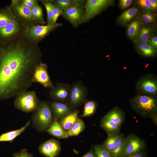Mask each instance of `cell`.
Segmentation results:
<instances>
[{
  "instance_id": "obj_1",
  "label": "cell",
  "mask_w": 157,
  "mask_h": 157,
  "mask_svg": "<svg viewBox=\"0 0 157 157\" xmlns=\"http://www.w3.org/2000/svg\"><path fill=\"white\" fill-rule=\"evenodd\" d=\"M1 45L0 100L16 97L29 88L42 55L38 44L24 36Z\"/></svg>"
},
{
  "instance_id": "obj_2",
  "label": "cell",
  "mask_w": 157,
  "mask_h": 157,
  "mask_svg": "<svg viewBox=\"0 0 157 157\" xmlns=\"http://www.w3.org/2000/svg\"><path fill=\"white\" fill-rule=\"evenodd\" d=\"M130 104L135 112L143 117L151 118L157 114V97L136 93Z\"/></svg>"
},
{
  "instance_id": "obj_3",
  "label": "cell",
  "mask_w": 157,
  "mask_h": 157,
  "mask_svg": "<svg viewBox=\"0 0 157 157\" xmlns=\"http://www.w3.org/2000/svg\"><path fill=\"white\" fill-rule=\"evenodd\" d=\"M53 119L49 103L46 101H40L39 107L33 112L31 115L32 127L38 132H42L49 127Z\"/></svg>"
},
{
  "instance_id": "obj_4",
  "label": "cell",
  "mask_w": 157,
  "mask_h": 157,
  "mask_svg": "<svg viewBox=\"0 0 157 157\" xmlns=\"http://www.w3.org/2000/svg\"><path fill=\"white\" fill-rule=\"evenodd\" d=\"M8 6L16 19L26 30L33 25L41 24L33 17L31 9L20 0H12Z\"/></svg>"
},
{
  "instance_id": "obj_5",
  "label": "cell",
  "mask_w": 157,
  "mask_h": 157,
  "mask_svg": "<svg viewBox=\"0 0 157 157\" xmlns=\"http://www.w3.org/2000/svg\"><path fill=\"white\" fill-rule=\"evenodd\" d=\"M40 102L35 91L27 90L20 93L15 97L14 105L15 108L27 113L38 109Z\"/></svg>"
},
{
  "instance_id": "obj_6",
  "label": "cell",
  "mask_w": 157,
  "mask_h": 157,
  "mask_svg": "<svg viewBox=\"0 0 157 157\" xmlns=\"http://www.w3.org/2000/svg\"><path fill=\"white\" fill-rule=\"evenodd\" d=\"M136 93L157 97V76L149 74L140 77L135 84Z\"/></svg>"
},
{
  "instance_id": "obj_7",
  "label": "cell",
  "mask_w": 157,
  "mask_h": 157,
  "mask_svg": "<svg viewBox=\"0 0 157 157\" xmlns=\"http://www.w3.org/2000/svg\"><path fill=\"white\" fill-rule=\"evenodd\" d=\"M26 29L18 22L13 21L6 26L0 28V45L24 36Z\"/></svg>"
},
{
  "instance_id": "obj_8",
  "label": "cell",
  "mask_w": 157,
  "mask_h": 157,
  "mask_svg": "<svg viewBox=\"0 0 157 157\" xmlns=\"http://www.w3.org/2000/svg\"><path fill=\"white\" fill-rule=\"evenodd\" d=\"M61 25L57 23L55 24H47L45 25H33L26 30L24 36L31 42L38 44Z\"/></svg>"
},
{
  "instance_id": "obj_9",
  "label": "cell",
  "mask_w": 157,
  "mask_h": 157,
  "mask_svg": "<svg viewBox=\"0 0 157 157\" xmlns=\"http://www.w3.org/2000/svg\"><path fill=\"white\" fill-rule=\"evenodd\" d=\"M111 0H88L84 5L83 22H86L111 4Z\"/></svg>"
},
{
  "instance_id": "obj_10",
  "label": "cell",
  "mask_w": 157,
  "mask_h": 157,
  "mask_svg": "<svg viewBox=\"0 0 157 157\" xmlns=\"http://www.w3.org/2000/svg\"><path fill=\"white\" fill-rule=\"evenodd\" d=\"M146 145L144 140L134 134H130L125 138L124 151L122 157H127L142 151Z\"/></svg>"
},
{
  "instance_id": "obj_11",
  "label": "cell",
  "mask_w": 157,
  "mask_h": 157,
  "mask_svg": "<svg viewBox=\"0 0 157 157\" xmlns=\"http://www.w3.org/2000/svg\"><path fill=\"white\" fill-rule=\"evenodd\" d=\"M87 90L83 84L79 81L74 83L70 87L69 100L72 107H76L85 100Z\"/></svg>"
},
{
  "instance_id": "obj_12",
  "label": "cell",
  "mask_w": 157,
  "mask_h": 157,
  "mask_svg": "<svg viewBox=\"0 0 157 157\" xmlns=\"http://www.w3.org/2000/svg\"><path fill=\"white\" fill-rule=\"evenodd\" d=\"M47 65L42 62L35 68L32 77L33 83H39L45 88H53V86L49 75Z\"/></svg>"
},
{
  "instance_id": "obj_13",
  "label": "cell",
  "mask_w": 157,
  "mask_h": 157,
  "mask_svg": "<svg viewBox=\"0 0 157 157\" xmlns=\"http://www.w3.org/2000/svg\"><path fill=\"white\" fill-rule=\"evenodd\" d=\"M84 5L76 6L64 10L62 15L74 27L83 23Z\"/></svg>"
},
{
  "instance_id": "obj_14",
  "label": "cell",
  "mask_w": 157,
  "mask_h": 157,
  "mask_svg": "<svg viewBox=\"0 0 157 157\" xmlns=\"http://www.w3.org/2000/svg\"><path fill=\"white\" fill-rule=\"evenodd\" d=\"M70 91L69 85L66 83H59L51 89L49 92L50 98L55 101L64 102L69 99Z\"/></svg>"
},
{
  "instance_id": "obj_15",
  "label": "cell",
  "mask_w": 157,
  "mask_h": 157,
  "mask_svg": "<svg viewBox=\"0 0 157 157\" xmlns=\"http://www.w3.org/2000/svg\"><path fill=\"white\" fill-rule=\"evenodd\" d=\"M53 118L58 121L61 120L72 111L68 105L62 102H49Z\"/></svg>"
},
{
  "instance_id": "obj_16",
  "label": "cell",
  "mask_w": 157,
  "mask_h": 157,
  "mask_svg": "<svg viewBox=\"0 0 157 157\" xmlns=\"http://www.w3.org/2000/svg\"><path fill=\"white\" fill-rule=\"evenodd\" d=\"M125 113L121 109L115 106L110 110L104 117L121 126L125 119Z\"/></svg>"
},
{
  "instance_id": "obj_17",
  "label": "cell",
  "mask_w": 157,
  "mask_h": 157,
  "mask_svg": "<svg viewBox=\"0 0 157 157\" xmlns=\"http://www.w3.org/2000/svg\"><path fill=\"white\" fill-rule=\"evenodd\" d=\"M31 122L29 120L23 127L20 129L12 130L2 133L0 135V142H13L18 136L23 133L30 125Z\"/></svg>"
},
{
  "instance_id": "obj_18",
  "label": "cell",
  "mask_w": 157,
  "mask_h": 157,
  "mask_svg": "<svg viewBox=\"0 0 157 157\" xmlns=\"http://www.w3.org/2000/svg\"><path fill=\"white\" fill-rule=\"evenodd\" d=\"M53 118V122L46 131L49 134L59 139H65L68 137L67 132L63 129L58 121Z\"/></svg>"
},
{
  "instance_id": "obj_19",
  "label": "cell",
  "mask_w": 157,
  "mask_h": 157,
  "mask_svg": "<svg viewBox=\"0 0 157 157\" xmlns=\"http://www.w3.org/2000/svg\"><path fill=\"white\" fill-rule=\"evenodd\" d=\"M78 110L72 111L59 122L65 131L71 129L79 119Z\"/></svg>"
},
{
  "instance_id": "obj_20",
  "label": "cell",
  "mask_w": 157,
  "mask_h": 157,
  "mask_svg": "<svg viewBox=\"0 0 157 157\" xmlns=\"http://www.w3.org/2000/svg\"><path fill=\"white\" fill-rule=\"evenodd\" d=\"M136 47L138 53L143 56L153 58L157 55L156 49L148 43L137 42Z\"/></svg>"
},
{
  "instance_id": "obj_21",
  "label": "cell",
  "mask_w": 157,
  "mask_h": 157,
  "mask_svg": "<svg viewBox=\"0 0 157 157\" xmlns=\"http://www.w3.org/2000/svg\"><path fill=\"white\" fill-rule=\"evenodd\" d=\"M101 126L108 135L119 134L121 127V126L104 117L101 121Z\"/></svg>"
},
{
  "instance_id": "obj_22",
  "label": "cell",
  "mask_w": 157,
  "mask_h": 157,
  "mask_svg": "<svg viewBox=\"0 0 157 157\" xmlns=\"http://www.w3.org/2000/svg\"><path fill=\"white\" fill-rule=\"evenodd\" d=\"M86 2L84 0H52L54 6L58 7L63 10L76 6H84Z\"/></svg>"
},
{
  "instance_id": "obj_23",
  "label": "cell",
  "mask_w": 157,
  "mask_h": 157,
  "mask_svg": "<svg viewBox=\"0 0 157 157\" xmlns=\"http://www.w3.org/2000/svg\"><path fill=\"white\" fill-rule=\"evenodd\" d=\"M15 21H17L8 6L0 10V28L6 26L10 22Z\"/></svg>"
},
{
  "instance_id": "obj_24",
  "label": "cell",
  "mask_w": 157,
  "mask_h": 157,
  "mask_svg": "<svg viewBox=\"0 0 157 157\" xmlns=\"http://www.w3.org/2000/svg\"><path fill=\"white\" fill-rule=\"evenodd\" d=\"M141 23L138 20L132 22L128 26L127 35L131 40L134 42L137 39L141 27Z\"/></svg>"
},
{
  "instance_id": "obj_25",
  "label": "cell",
  "mask_w": 157,
  "mask_h": 157,
  "mask_svg": "<svg viewBox=\"0 0 157 157\" xmlns=\"http://www.w3.org/2000/svg\"><path fill=\"white\" fill-rule=\"evenodd\" d=\"M138 12V10L137 8H131L121 14L119 17V21L122 24H126L134 18Z\"/></svg>"
},
{
  "instance_id": "obj_26",
  "label": "cell",
  "mask_w": 157,
  "mask_h": 157,
  "mask_svg": "<svg viewBox=\"0 0 157 157\" xmlns=\"http://www.w3.org/2000/svg\"><path fill=\"white\" fill-rule=\"evenodd\" d=\"M125 138L123 134H119L116 144L110 152L113 157H122L124 151Z\"/></svg>"
},
{
  "instance_id": "obj_27",
  "label": "cell",
  "mask_w": 157,
  "mask_h": 157,
  "mask_svg": "<svg viewBox=\"0 0 157 157\" xmlns=\"http://www.w3.org/2000/svg\"><path fill=\"white\" fill-rule=\"evenodd\" d=\"M153 32V29L149 26L141 27L138 35L135 42L148 43Z\"/></svg>"
},
{
  "instance_id": "obj_28",
  "label": "cell",
  "mask_w": 157,
  "mask_h": 157,
  "mask_svg": "<svg viewBox=\"0 0 157 157\" xmlns=\"http://www.w3.org/2000/svg\"><path fill=\"white\" fill-rule=\"evenodd\" d=\"M85 127L83 120L79 119L72 127L67 132L68 137L78 135L84 130Z\"/></svg>"
},
{
  "instance_id": "obj_29",
  "label": "cell",
  "mask_w": 157,
  "mask_h": 157,
  "mask_svg": "<svg viewBox=\"0 0 157 157\" xmlns=\"http://www.w3.org/2000/svg\"><path fill=\"white\" fill-rule=\"evenodd\" d=\"M97 106V104L95 101L93 100L87 101L85 104L81 117H86L92 115L95 113Z\"/></svg>"
},
{
  "instance_id": "obj_30",
  "label": "cell",
  "mask_w": 157,
  "mask_h": 157,
  "mask_svg": "<svg viewBox=\"0 0 157 157\" xmlns=\"http://www.w3.org/2000/svg\"><path fill=\"white\" fill-rule=\"evenodd\" d=\"M50 151L53 157H56L61 150V145L60 142L57 140L51 138L47 141Z\"/></svg>"
},
{
  "instance_id": "obj_31",
  "label": "cell",
  "mask_w": 157,
  "mask_h": 157,
  "mask_svg": "<svg viewBox=\"0 0 157 157\" xmlns=\"http://www.w3.org/2000/svg\"><path fill=\"white\" fill-rule=\"evenodd\" d=\"M119 134L115 135H108V137L101 145L105 149L110 152L115 147L118 138Z\"/></svg>"
},
{
  "instance_id": "obj_32",
  "label": "cell",
  "mask_w": 157,
  "mask_h": 157,
  "mask_svg": "<svg viewBox=\"0 0 157 157\" xmlns=\"http://www.w3.org/2000/svg\"><path fill=\"white\" fill-rule=\"evenodd\" d=\"M40 2L44 6L47 13V24H52L53 10L54 6L52 0H42Z\"/></svg>"
},
{
  "instance_id": "obj_33",
  "label": "cell",
  "mask_w": 157,
  "mask_h": 157,
  "mask_svg": "<svg viewBox=\"0 0 157 157\" xmlns=\"http://www.w3.org/2000/svg\"><path fill=\"white\" fill-rule=\"evenodd\" d=\"M31 9L33 17L41 24H44L42 8L38 4Z\"/></svg>"
},
{
  "instance_id": "obj_34",
  "label": "cell",
  "mask_w": 157,
  "mask_h": 157,
  "mask_svg": "<svg viewBox=\"0 0 157 157\" xmlns=\"http://www.w3.org/2000/svg\"><path fill=\"white\" fill-rule=\"evenodd\" d=\"M93 149L96 157H113L110 152L104 149L101 145H94Z\"/></svg>"
},
{
  "instance_id": "obj_35",
  "label": "cell",
  "mask_w": 157,
  "mask_h": 157,
  "mask_svg": "<svg viewBox=\"0 0 157 157\" xmlns=\"http://www.w3.org/2000/svg\"><path fill=\"white\" fill-rule=\"evenodd\" d=\"M154 20L155 17L153 15L149 12H146L142 14L139 21L141 24L142 23L148 24L154 22Z\"/></svg>"
},
{
  "instance_id": "obj_36",
  "label": "cell",
  "mask_w": 157,
  "mask_h": 157,
  "mask_svg": "<svg viewBox=\"0 0 157 157\" xmlns=\"http://www.w3.org/2000/svg\"><path fill=\"white\" fill-rule=\"evenodd\" d=\"M39 152L41 154L47 157H53L48 146L47 141L41 144L38 147Z\"/></svg>"
},
{
  "instance_id": "obj_37",
  "label": "cell",
  "mask_w": 157,
  "mask_h": 157,
  "mask_svg": "<svg viewBox=\"0 0 157 157\" xmlns=\"http://www.w3.org/2000/svg\"><path fill=\"white\" fill-rule=\"evenodd\" d=\"M64 10L60 8L54 6L53 10L52 24H55L57 23V20L59 16L62 15Z\"/></svg>"
},
{
  "instance_id": "obj_38",
  "label": "cell",
  "mask_w": 157,
  "mask_h": 157,
  "mask_svg": "<svg viewBox=\"0 0 157 157\" xmlns=\"http://www.w3.org/2000/svg\"><path fill=\"white\" fill-rule=\"evenodd\" d=\"M13 156V157H33V155L28 152L26 149H24L18 152L14 153Z\"/></svg>"
},
{
  "instance_id": "obj_39",
  "label": "cell",
  "mask_w": 157,
  "mask_h": 157,
  "mask_svg": "<svg viewBox=\"0 0 157 157\" xmlns=\"http://www.w3.org/2000/svg\"><path fill=\"white\" fill-rule=\"evenodd\" d=\"M137 2L144 10H149L152 9L150 0H139Z\"/></svg>"
},
{
  "instance_id": "obj_40",
  "label": "cell",
  "mask_w": 157,
  "mask_h": 157,
  "mask_svg": "<svg viewBox=\"0 0 157 157\" xmlns=\"http://www.w3.org/2000/svg\"><path fill=\"white\" fill-rule=\"evenodd\" d=\"M20 1L23 5L31 9L38 4V0H20Z\"/></svg>"
},
{
  "instance_id": "obj_41",
  "label": "cell",
  "mask_w": 157,
  "mask_h": 157,
  "mask_svg": "<svg viewBox=\"0 0 157 157\" xmlns=\"http://www.w3.org/2000/svg\"><path fill=\"white\" fill-rule=\"evenodd\" d=\"M132 0H121L119 1V5L122 8L124 9L128 7L131 4Z\"/></svg>"
},
{
  "instance_id": "obj_42",
  "label": "cell",
  "mask_w": 157,
  "mask_h": 157,
  "mask_svg": "<svg viewBox=\"0 0 157 157\" xmlns=\"http://www.w3.org/2000/svg\"><path fill=\"white\" fill-rule=\"evenodd\" d=\"M151 45L156 49L157 47V37L155 36L151 38L148 42Z\"/></svg>"
},
{
  "instance_id": "obj_43",
  "label": "cell",
  "mask_w": 157,
  "mask_h": 157,
  "mask_svg": "<svg viewBox=\"0 0 157 157\" xmlns=\"http://www.w3.org/2000/svg\"><path fill=\"white\" fill-rule=\"evenodd\" d=\"M127 157H144V154L143 152L141 151Z\"/></svg>"
},
{
  "instance_id": "obj_44",
  "label": "cell",
  "mask_w": 157,
  "mask_h": 157,
  "mask_svg": "<svg viewBox=\"0 0 157 157\" xmlns=\"http://www.w3.org/2000/svg\"><path fill=\"white\" fill-rule=\"evenodd\" d=\"M152 9L156 10L157 8V1L156 0H150Z\"/></svg>"
},
{
  "instance_id": "obj_45",
  "label": "cell",
  "mask_w": 157,
  "mask_h": 157,
  "mask_svg": "<svg viewBox=\"0 0 157 157\" xmlns=\"http://www.w3.org/2000/svg\"><path fill=\"white\" fill-rule=\"evenodd\" d=\"M82 157H96L92 151H90Z\"/></svg>"
},
{
  "instance_id": "obj_46",
  "label": "cell",
  "mask_w": 157,
  "mask_h": 157,
  "mask_svg": "<svg viewBox=\"0 0 157 157\" xmlns=\"http://www.w3.org/2000/svg\"><path fill=\"white\" fill-rule=\"evenodd\" d=\"M152 120L155 124L157 125V114H155L152 116L151 118Z\"/></svg>"
}]
</instances>
